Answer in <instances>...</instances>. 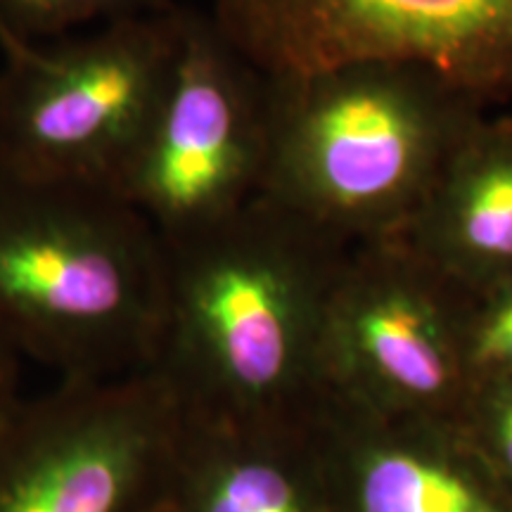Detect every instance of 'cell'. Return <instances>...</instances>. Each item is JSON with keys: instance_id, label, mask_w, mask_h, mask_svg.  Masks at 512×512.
<instances>
[{"instance_id": "9c48e42d", "label": "cell", "mask_w": 512, "mask_h": 512, "mask_svg": "<svg viewBox=\"0 0 512 512\" xmlns=\"http://www.w3.org/2000/svg\"><path fill=\"white\" fill-rule=\"evenodd\" d=\"M401 240L472 294L512 280V117L472 128Z\"/></svg>"}, {"instance_id": "2e32d148", "label": "cell", "mask_w": 512, "mask_h": 512, "mask_svg": "<svg viewBox=\"0 0 512 512\" xmlns=\"http://www.w3.org/2000/svg\"><path fill=\"white\" fill-rule=\"evenodd\" d=\"M162 512H166V505H164V510H162Z\"/></svg>"}, {"instance_id": "8fae6325", "label": "cell", "mask_w": 512, "mask_h": 512, "mask_svg": "<svg viewBox=\"0 0 512 512\" xmlns=\"http://www.w3.org/2000/svg\"><path fill=\"white\" fill-rule=\"evenodd\" d=\"M361 512H498L470 479L413 448H380L366 463Z\"/></svg>"}, {"instance_id": "7c38bea8", "label": "cell", "mask_w": 512, "mask_h": 512, "mask_svg": "<svg viewBox=\"0 0 512 512\" xmlns=\"http://www.w3.org/2000/svg\"><path fill=\"white\" fill-rule=\"evenodd\" d=\"M164 3L166 0H0V29L29 41H48L86 24L155 10Z\"/></svg>"}, {"instance_id": "7a4b0ae2", "label": "cell", "mask_w": 512, "mask_h": 512, "mask_svg": "<svg viewBox=\"0 0 512 512\" xmlns=\"http://www.w3.org/2000/svg\"><path fill=\"white\" fill-rule=\"evenodd\" d=\"M266 79L259 197L351 247L401 238L484 119L486 102L420 64L351 62Z\"/></svg>"}, {"instance_id": "277c9868", "label": "cell", "mask_w": 512, "mask_h": 512, "mask_svg": "<svg viewBox=\"0 0 512 512\" xmlns=\"http://www.w3.org/2000/svg\"><path fill=\"white\" fill-rule=\"evenodd\" d=\"M183 5L29 41L0 29V174L121 195L174 67Z\"/></svg>"}, {"instance_id": "ba28073f", "label": "cell", "mask_w": 512, "mask_h": 512, "mask_svg": "<svg viewBox=\"0 0 512 512\" xmlns=\"http://www.w3.org/2000/svg\"><path fill=\"white\" fill-rule=\"evenodd\" d=\"M470 304L472 292L401 238L356 245L325 323V394L418 413L467 399Z\"/></svg>"}, {"instance_id": "6da1fadb", "label": "cell", "mask_w": 512, "mask_h": 512, "mask_svg": "<svg viewBox=\"0 0 512 512\" xmlns=\"http://www.w3.org/2000/svg\"><path fill=\"white\" fill-rule=\"evenodd\" d=\"M351 245L256 197L164 242L152 368L185 418L299 425L323 399V335Z\"/></svg>"}, {"instance_id": "5bb4252c", "label": "cell", "mask_w": 512, "mask_h": 512, "mask_svg": "<svg viewBox=\"0 0 512 512\" xmlns=\"http://www.w3.org/2000/svg\"><path fill=\"white\" fill-rule=\"evenodd\" d=\"M467 399H472L484 430L494 439L508 467H512V377L479 382L470 389Z\"/></svg>"}, {"instance_id": "8992f818", "label": "cell", "mask_w": 512, "mask_h": 512, "mask_svg": "<svg viewBox=\"0 0 512 512\" xmlns=\"http://www.w3.org/2000/svg\"><path fill=\"white\" fill-rule=\"evenodd\" d=\"M268 157V79L209 12L183 8L171 76L121 197L164 242L256 200Z\"/></svg>"}, {"instance_id": "5b68a950", "label": "cell", "mask_w": 512, "mask_h": 512, "mask_svg": "<svg viewBox=\"0 0 512 512\" xmlns=\"http://www.w3.org/2000/svg\"><path fill=\"white\" fill-rule=\"evenodd\" d=\"M181 430L155 370L22 396L0 418V512H162Z\"/></svg>"}, {"instance_id": "4fadbf2b", "label": "cell", "mask_w": 512, "mask_h": 512, "mask_svg": "<svg viewBox=\"0 0 512 512\" xmlns=\"http://www.w3.org/2000/svg\"><path fill=\"white\" fill-rule=\"evenodd\" d=\"M465 368L470 389L512 377V280L472 294L465 323Z\"/></svg>"}, {"instance_id": "9a60e30c", "label": "cell", "mask_w": 512, "mask_h": 512, "mask_svg": "<svg viewBox=\"0 0 512 512\" xmlns=\"http://www.w3.org/2000/svg\"><path fill=\"white\" fill-rule=\"evenodd\" d=\"M22 399L19 392V354L0 335V418Z\"/></svg>"}, {"instance_id": "30bf717a", "label": "cell", "mask_w": 512, "mask_h": 512, "mask_svg": "<svg viewBox=\"0 0 512 512\" xmlns=\"http://www.w3.org/2000/svg\"><path fill=\"white\" fill-rule=\"evenodd\" d=\"M299 425L249 427L183 415L166 512H318Z\"/></svg>"}, {"instance_id": "3957f363", "label": "cell", "mask_w": 512, "mask_h": 512, "mask_svg": "<svg viewBox=\"0 0 512 512\" xmlns=\"http://www.w3.org/2000/svg\"><path fill=\"white\" fill-rule=\"evenodd\" d=\"M164 259L119 192L0 174V335L60 380L152 368Z\"/></svg>"}, {"instance_id": "52a82bcc", "label": "cell", "mask_w": 512, "mask_h": 512, "mask_svg": "<svg viewBox=\"0 0 512 512\" xmlns=\"http://www.w3.org/2000/svg\"><path fill=\"white\" fill-rule=\"evenodd\" d=\"M209 15L264 76L406 62L512 98V0H214Z\"/></svg>"}]
</instances>
